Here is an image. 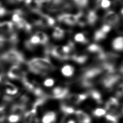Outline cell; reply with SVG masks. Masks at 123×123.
I'll return each instance as SVG.
<instances>
[{"mask_svg": "<svg viewBox=\"0 0 123 123\" xmlns=\"http://www.w3.org/2000/svg\"><path fill=\"white\" fill-rule=\"evenodd\" d=\"M121 13L123 15V8L122 9V10H121Z\"/></svg>", "mask_w": 123, "mask_h": 123, "instance_id": "46", "label": "cell"}, {"mask_svg": "<svg viewBox=\"0 0 123 123\" xmlns=\"http://www.w3.org/2000/svg\"><path fill=\"white\" fill-rule=\"evenodd\" d=\"M105 21L109 25H115L119 21L118 15L113 11L108 12L104 17Z\"/></svg>", "mask_w": 123, "mask_h": 123, "instance_id": "11", "label": "cell"}, {"mask_svg": "<svg viewBox=\"0 0 123 123\" xmlns=\"http://www.w3.org/2000/svg\"><path fill=\"white\" fill-rule=\"evenodd\" d=\"M31 60L37 65L46 70L48 72L52 71L54 69L53 65L49 60V59L47 58H36L32 59Z\"/></svg>", "mask_w": 123, "mask_h": 123, "instance_id": "6", "label": "cell"}, {"mask_svg": "<svg viewBox=\"0 0 123 123\" xmlns=\"http://www.w3.org/2000/svg\"><path fill=\"white\" fill-rule=\"evenodd\" d=\"M21 119V116L14 114H11L8 117V121L10 123H16Z\"/></svg>", "mask_w": 123, "mask_h": 123, "instance_id": "31", "label": "cell"}, {"mask_svg": "<svg viewBox=\"0 0 123 123\" xmlns=\"http://www.w3.org/2000/svg\"><path fill=\"white\" fill-rule=\"evenodd\" d=\"M36 113L37 110L33 108L26 112H25L24 115L23 123H33V122L37 123V120L35 117Z\"/></svg>", "mask_w": 123, "mask_h": 123, "instance_id": "10", "label": "cell"}, {"mask_svg": "<svg viewBox=\"0 0 123 123\" xmlns=\"http://www.w3.org/2000/svg\"><path fill=\"white\" fill-rule=\"evenodd\" d=\"M1 60H0V67H1Z\"/></svg>", "mask_w": 123, "mask_h": 123, "instance_id": "45", "label": "cell"}, {"mask_svg": "<svg viewBox=\"0 0 123 123\" xmlns=\"http://www.w3.org/2000/svg\"><path fill=\"white\" fill-rule=\"evenodd\" d=\"M35 35L38 37L40 41V44H45L48 42V37L45 33L42 31H37Z\"/></svg>", "mask_w": 123, "mask_h": 123, "instance_id": "25", "label": "cell"}, {"mask_svg": "<svg viewBox=\"0 0 123 123\" xmlns=\"http://www.w3.org/2000/svg\"><path fill=\"white\" fill-rule=\"evenodd\" d=\"M119 106V102L118 99L115 98L111 97L106 102L105 108L109 111V113L119 118L121 114L118 111Z\"/></svg>", "mask_w": 123, "mask_h": 123, "instance_id": "3", "label": "cell"}, {"mask_svg": "<svg viewBox=\"0 0 123 123\" xmlns=\"http://www.w3.org/2000/svg\"><path fill=\"white\" fill-rule=\"evenodd\" d=\"M74 40L78 42L86 43L87 42V39L83 33H79L76 34L74 36Z\"/></svg>", "mask_w": 123, "mask_h": 123, "instance_id": "28", "label": "cell"}, {"mask_svg": "<svg viewBox=\"0 0 123 123\" xmlns=\"http://www.w3.org/2000/svg\"><path fill=\"white\" fill-rule=\"evenodd\" d=\"M54 23L55 21L53 18L48 15L42 13L40 19L41 27L52 26L54 25Z\"/></svg>", "mask_w": 123, "mask_h": 123, "instance_id": "14", "label": "cell"}, {"mask_svg": "<svg viewBox=\"0 0 123 123\" xmlns=\"http://www.w3.org/2000/svg\"><path fill=\"white\" fill-rule=\"evenodd\" d=\"M111 29V25H108V24H106V25H104L102 26L100 30L102 32H103L104 33L106 34L107 33H108L110 31Z\"/></svg>", "mask_w": 123, "mask_h": 123, "instance_id": "40", "label": "cell"}, {"mask_svg": "<svg viewBox=\"0 0 123 123\" xmlns=\"http://www.w3.org/2000/svg\"><path fill=\"white\" fill-rule=\"evenodd\" d=\"M106 111L105 110L101 108H97L93 111L92 114L95 117H100L106 114Z\"/></svg>", "mask_w": 123, "mask_h": 123, "instance_id": "29", "label": "cell"}, {"mask_svg": "<svg viewBox=\"0 0 123 123\" xmlns=\"http://www.w3.org/2000/svg\"><path fill=\"white\" fill-rule=\"evenodd\" d=\"M68 95L69 89L68 88L58 86L52 90L51 97L55 99H62L65 98Z\"/></svg>", "mask_w": 123, "mask_h": 123, "instance_id": "5", "label": "cell"}, {"mask_svg": "<svg viewBox=\"0 0 123 123\" xmlns=\"http://www.w3.org/2000/svg\"><path fill=\"white\" fill-rule=\"evenodd\" d=\"M26 105L17 102L13 104L11 108L12 114H17L21 116L23 113H25Z\"/></svg>", "mask_w": 123, "mask_h": 123, "instance_id": "13", "label": "cell"}, {"mask_svg": "<svg viewBox=\"0 0 123 123\" xmlns=\"http://www.w3.org/2000/svg\"><path fill=\"white\" fill-rule=\"evenodd\" d=\"M105 118L109 123H118L119 118L111 114H107L105 116Z\"/></svg>", "mask_w": 123, "mask_h": 123, "instance_id": "34", "label": "cell"}, {"mask_svg": "<svg viewBox=\"0 0 123 123\" xmlns=\"http://www.w3.org/2000/svg\"><path fill=\"white\" fill-rule=\"evenodd\" d=\"M56 113L52 111L46 112L42 118V123H54L56 120Z\"/></svg>", "mask_w": 123, "mask_h": 123, "instance_id": "15", "label": "cell"}, {"mask_svg": "<svg viewBox=\"0 0 123 123\" xmlns=\"http://www.w3.org/2000/svg\"><path fill=\"white\" fill-rule=\"evenodd\" d=\"M116 96L117 97H121L123 96V84L120 85L116 92Z\"/></svg>", "mask_w": 123, "mask_h": 123, "instance_id": "39", "label": "cell"}, {"mask_svg": "<svg viewBox=\"0 0 123 123\" xmlns=\"http://www.w3.org/2000/svg\"><path fill=\"white\" fill-rule=\"evenodd\" d=\"M74 68L70 65H66L63 66L61 69L62 74L65 76H71L74 74Z\"/></svg>", "mask_w": 123, "mask_h": 123, "instance_id": "22", "label": "cell"}, {"mask_svg": "<svg viewBox=\"0 0 123 123\" xmlns=\"http://www.w3.org/2000/svg\"><path fill=\"white\" fill-rule=\"evenodd\" d=\"M1 6V3H0V7Z\"/></svg>", "mask_w": 123, "mask_h": 123, "instance_id": "48", "label": "cell"}, {"mask_svg": "<svg viewBox=\"0 0 123 123\" xmlns=\"http://www.w3.org/2000/svg\"><path fill=\"white\" fill-rule=\"evenodd\" d=\"M7 10L3 7H0V17H3L7 14Z\"/></svg>", "mask_w": 123, "mask_h": 123, "instance_id": "41", "label": "cell"}, {"mask_svg": "<svg viewBox=\"0 0 123 123\" xmlns=\"http://www.w3.org/2000/svg\"><path fill=\"white\" fill-rule=\"evenodd\" d=\"M62 0H47V2L50 5H52L55 9L56 7L62 3Z\"/></svg>", "mask_w": 123, "mask_h": 123, "instance_id": "37", "label": "cell"}, {"mask_svg": "<svg viewBox=\"0 0 123 123\" xmlns=\"http://www.w3.org/2000/svg\"><path fill=\"white\" fill-rule=\"evenodd\" d=\"M98 4L103 9H107L111 5V1L109 0H98Z\"/></svg>", "mask_w": 123, "mask_h": 123, "instance_id": "32", "label": "cell"}, {"mask_svg": "<svg viewBox=\"0 0 123 123\" xmlns=\"http://www.w3.org/2000/svg\"><path fill=\"white\" fill-rule=\"evenodd\" d=\"M87 49L91 52L97 53V55L103 51L101 48L99 46L95 44H93L89 45L87 48Z\"/></svg>", "mask_w": 123, "mask_h": 123, "instance_id": "26", "label": "cell"}, {"mask_svg": "<svg viewBox=\"0 0 123 123\" xmlns=\"http://www.w3.org/2000/svg\"><path fill=\"white\" fill-rule=\"evenodd\" d=\"M120 78V75L113 73L104 75L100 81L105 88L111 90L119 82Z\"/></svg>", "mask_w": 123, "mask_h": 123, "instance_id": "2", "label": "cell"}, {"mask_svg": "<svg viewBox=\"0 0 123 123\" xmlns=\"http://www.w3.org/2000/svg\"><path fill=\"white\" fill-rule=\"evenodd\" d=\"M13 24L10 21L0 23V29L1 32L9 33L13 31Z\"/></svg>", "mask_w": 123, "mask_h": 123, "instance_id": "18", "label": "cell"}, {"mask_svg": "<svg viewBox=\"0 0 123 123\" xmlns=\"http://www.w3.org/2000/svg\"><path fill=\"white\" fill-rule=\"evenodd\" d=\"M1 80H2V75L0 74V82H1Z\"/></svg>", "mask_w": 123, "mask_h": 123, "instance_id": "44", "label": "cell"}, {"mask_svg": "<svg viewBox=\"0 0 123 123\" xmlns=\"http://www.w3.org/2000/svg\"><path fill=\"white\" fill-rule=\"evenodd\" d=\"M5 90L6 94L9 95H15L18 92V88L11 82L6 81L4 83Z\"/></svg>", "mask_w": 123, "mask_h": 123, "instance_id": "16", "label": "cell"}, {"mask_svg": "<svg viewBox=\"0 0 123 123\" xmlns=\"http://www.w3.org/2000/svg\"><path fill=\"white\" fill-rule=\"evenodd\" d=\"M26 5L31 11H40L41 5L39 2L36 0H25Z\"/></svg>", "mask_w": 123, "mask_h": 123, "instance_id": "17", "label": "cell"}, {"mask_svg": "<svg viewBox=\"0 0 123 123\" xmlns=\"http://www.w3.org/2000/svg\"><path fill=\"white\" fill-rule=\"evenodd\" d=\"M88 95L98 104H101L102 102V96L100 93L97 90L92 89L89 92Z\"/></svg>", "mask_w": 123, "mask_h": 123, "instance_id": "20", "label": "cell"}, {"mask_svg": "<svg viewBox=\"0 0 123 123\" xmlns=\"http://www.w3.org/2000/svg\"><path fill=\"white\" fill-rule=\"evenodd\" d=\"M74 1L79 7H84L88 3V0H74Z\"/></svg>", "mask_w": 123, "mask_h": 123, "instance_id": "36", "label": "cell"}, {"mask_svg": "<svg viewBox=\"0 0 123 123\" xmlns=\"http://www.w3.org/2000/svg\"><path fill=\"white\" fill-rule=\"evenodd\" d=\"M50 52L54 57L61 60H67L70 57V56L67 55L64 53L62 50V46H56L51 50Z\"/></svg>", "mask_w": 123, "mask_h": 123, "instance_id": "9", "label": "cell"}, {"mask_svg": "<svg viewBox=\"0 0 123 123\" xmlns=\"http://www.w3.org/2000/svg\"><path fill=\"white\" fill-rule=\"evenodd\" d=\"M27 65L29 70L34 74L41 75H45L48 74V71L40 67L31 60L27 62Z\"/></svg>", "mask_w": 123, "mask_h": 123, "instance_id": "7", "label": "cell"}, {"mask_svg": "<svg viewBox=\"0 0 123 123\" xmlns=\"http://www.w3.org/2000/svg\"><path fill=\"white\" fill-rule=\"evenodd\" d=\"M79 123H91L90 117L81 110H77L74 112Z\"/></svg>", "mask_w": 123, "mask_h": 123, "instance_id": "12", "label": "cell"}, {"mask_svg": "<svg viewBox=\"0 0 123 123\" xmlns=\"http://www.w3.org/2000/svg\"><path fill=\"white\" fill-rule=\"evenodd\" d=\"M25 75V73L21 69L20 66L17 65H12L7 73L8 77L12 79L21 80Z\"/></svg>", "mask_w": 123, "mask_h": 123, "instance_id": "4", "label": "cell"}, {"mask_svg": "<svg viewBox=\"0 0 123 123\" xmlns=\"http://www.w3.org/2000/svg\"><path fill=\"white\" fill-rule=\"evenodd\" d=\"M64 36V31L59 27L55 28L53 33V37L56 39H61Z\"/></svg>", "mask_w": 123, "mask_h": 123, "instance_id": "27", "label": "cell"}, {"mask_svg": "<svg viewBox=\"0 0 123 123\" xmlns=\"http://www.w3.org/2000/svg\"><path fill=\"white\" fill-rule=\"evenodd\" d=\"M9 3H15L22 1L23 0H7Z\"/></svg>", "mask_w": 123, "mask_h": 123, "instance_id": "42", "label": "cell"}, {"mask_svg": "<svg viewBox=\"0 0 123 123\" xmlns=\"http://www.w3.org/2000/svg\"><path fill=\"white\" fill-rule=\"evenodd\" d=\"M87 22L90 25H93L97 21L98 16L94 11H90L88 12L86 16Z\"/></svg>", "mask_w": 123, "mask_h": 123, "instance_id": "23", "label": "cell"}, {"mask_svg": "<svg viewBox=\"0 0 123 123\" xmlns=\"http://www.w3.org/2000/svg\"><path fill=\"white\" fill-rule=\"evenodd\" d=\"M72 59L77 62L82 63L87 59V56L83 54H75L72 56Z\"/></svg>", "mask_w": 123, "mask_h": 123, "instance_id": "24", "label": "cell"}, {"mask_svg": "<svg viewBox=\"0 0 123 123\" xmlns=\"http://www.w3.org/2000/svg\"><path fill=\"white\" fill-rule=\"evenodd\" d=\"M60 109L65 115H70L74 113V108L66 102H62L60 105Z\"/></svg>", "mask_w": 123, "mask_h": 123, "instance_id": "19", "label": "cell"}, {"mask_svg": "<svg viewBox=\"0 0 123 123\" xmlns=\"http://www.w3.org/2000/svg\"><path fill=\"white\" fill-rule=\"evenodd\" d=\"M1 61L19 66L25 62L23 54L15 49H11L0 55Z\"/></svg>", "mask_w": 123, "mask_h": 123, "instance_id": "1", "label": "cell"}, {"mask_svg": "<svg viewBox=\"0 0 123 123\" xmlns=\"http://www.w3.org/2000/svg\"><path fill=\"white\" fill-rule=\"evenodd\" d=\"M58 20L61 22H63L70 25H74L77 23L76 15L71 14H64L61 15L58 17Z\"/></svg>", "mask_w": 123, "mask_h": 123, "instance_id": "8", "label": "cell"}, {"mask_svg": "<svg viewBox=\"0 0 123 123\" xmlns=\"http://www.w3.org/2000/svg\"><path fill=\"white\" fill-rule=\"evenodd\" d=\"M28 42L34 47H35L37 44H40V41L38 37L36 35H34L32 36L30 38L27 40Z\"/></svg>", "mask_w": 123, "mask_h": 123, "instance_id": "33", "label": "cell"}, {"mask_svg": "<svg viewBox=\"0 0 123 123\" xmlns=\"http://www.w3.org/2000/svg\"><path fill=\"white\" fill-rule=\"evenodd\" d=\"M54 81L53 79L51 78H48L46 79L44 82V85L46 86L49 87L51 86L54 85Z\"/></svg>", "mask_w": 123, "mask_h": 123, "instance_id": "38", "label": "cell"}, {"mask_svg": "<svg viewBox=\"0 0 123 123\" xmlns=\"http://www.w3.org/2000/svg\"><path fill=\"white\" fill-rule=\"evenodd\" d=\"M112 47L116 50H123V37H119L115 38L112 41Z\"/></svg>", "mask_w": 123, "mask_h": 123, "instance_id": "21", "label": "cell"}, {"mask_svg": "<svg viewBox=\"0 0 123 123\" xmlns=\"http://www.w3.org/2000/svg\"><path fill=\"white\" fill-rule=\"evenodd\" d=\"M106 34L104 33L100 30L97 31L94 35V39L95 40L98 41L102 39H103L106 37Z\"/></svg>", "mask_w": 123, "mask_h": 123, "instance_id": "30", "label": "cell"}, {"mask_svg": "<svg viewBox=\"0 0 123 123\" xmlns=\"http://www.w3.org/2000/svg\"><path fill=\"white\" fill-rule=\"evenodd\" d=\"M122 113H123V107L122 108Z\"/></svg>", "mask_w": 123, "mask_h": 123, "instance_id": "47", "label": "cell"}, {"mask_svg": "<svg viewBox=\"0 0 123 123\" xmlns=\"http://www.w3.org/2000/svg\"><path fill=\"white\" fill-rule=\"evenodd\" d=\"M67 123H75V121H74V120H69V121L67 122Z\"/></svg>", "mask_w": 123, "mask_h": 123, "instance_id": "43", "label": "cell"}, {"mask_svg": "<svg viewBox=\"0 0 123 123\" xmlns=\"http://www.w3.org/2000/svg\"><path fill=\"white\" fill-rule=\"evenodd\" d=\"M6 119L5 108L3 106H0V123H2Z\"/></svg>", "mask_w": 123, "mask_h": 123, "instance_id": "35", "label": "cell"}]
</instances>
